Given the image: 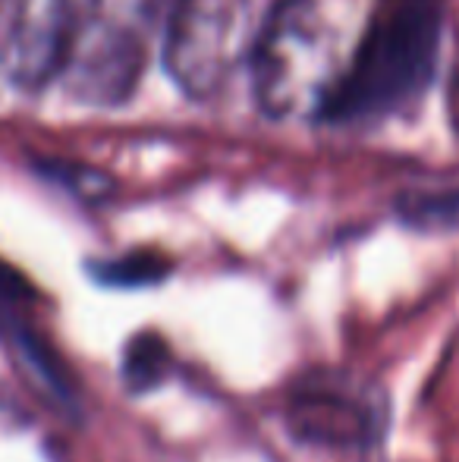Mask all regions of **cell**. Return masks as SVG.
Instances as JSON below:
<instances>
[{
    "mask_svg": "<svg viewBox=\"0 0 459 462\" xmlns=\"http://www.w3.org/2000/svg\"><path fill=\"white\" fill-rule=\"evenodd\" d=\"M441 48V13L428 0L384 6L368 23L353 60L331 82L318 116L368 123L397 114L428 88Z\"/></svg>",
    "mask_w": 459,
    "mask_h": 462,
    "instance_id": "1",
    "label": "cell"
},
{
    "mask_svg": "<svg viewBox=\"0 0 459 462\" xmlns=\"http://www.w3.org/2000/svg\"><path fill=\"white\" fill-rule=\"evenodd\" d=\"M158 0H92L67 60L69 95L92 107H116L135 92L148 60Z\"/></svg>",
    "mask_w": 459,
    "mask_h": 462,
    "instance_id": "2",
    "label": "cell"
},
{
    "mask_svg": "<svg viewBox=\"0 0 459 462\" xmlns=\"http://www.w3.org/2000/svg\"><path fill=\"white\" fill-rule=\"evenodd\" d=\"M325 32L312 0H280L252 42V86L268 116L318 114L334 76L321 67Z\"/></svg>",
    "mask_w": 459,
    "mask_h": 462,
    "instance_id": "3",
    "label": "cell"
},
{
    "mask_svg": "<svg viewBox=\"0 0 459 462\" xmlns=\"http://www.w3.org/2000/svg\"><path fill=\"white\" fill-rule=\"evenodd\" d=\"M252 0H177L167 25V73L189 97H215L252 54Z\"/></svg>",
    "mask_w": 459,
    "mask_h": 462,
    "instance_id": "4",
    "label": "cell"
},
{
    "mask_svg": "<svg viewBox=\"0 0 459 462\" xmlns=\"http://www.w3.org/2000/svg\"><path fill=\"white\" fill-rule=\"evenodd\" d=\"M287 425L302 444L374 450L390 431V400L340 371H312L289 393Z\"/></svg>",
    "mask_w": 459,
    "mask_h": 462,
    "instance_id": "5",
    "label": "cell"
},
{
    "mask_svg": "<svg viewBox=\"0 0 459 462\" xmlns=\"http://www.w3.org/2000/svg\"><path fill=\"white\" fill-rule=\"evenodd\" d=\"M38 302V290L29 283V277L19 274L13 264L0 258V346L25 368V374L41 387V393L50 400V406L67 421L79 425L86 419L82 393L76 374L63 362V356L50 346V340L32 324V305Z\"/></svg>",
    "mask_w": 459,
    "mask_h": 462,
    "instance_id": "6",
    "label": "cell"
},
{
    "mask_svg": "<svg viewBox=\"0 0 459 462\" xmlns=\"http://www.w3.org/2000/svg\"><path fill=\"white\" fill-rule=\"evenodd\" d=\"M76 13L69 0H25L6 44V73L16 86L41 88L67 69L76 42Z\"/></svg>",
    "mask_w": 459,
    "mask_h": 462,
    "instance_id": "7",
    "label": "cell"
},
{
    "mask_svg": "<svg viewBox=\"0 0 459 462\" xmlns=\"http://www.w3.org/2000/svg\"><path fill=\"white\" fill-rule=\"evenodd\" d=\"M173 374V349L158 330H139L126 340L120 356V383L129 396L154 393Z\"/></svg>",
    "mask_w": 459,
    "mask_h": 462,
    "instance_id": "8",
    "label": "cell"
},
{
    "mask_svg": "<svg viewBox=\"0 0 459 462\" xmlns=\"http://www.w3.org/2000/svg\"><path fill=\"white\" fill-rule=\"evenodd\" d=\"M88 277L107 290H148L161 286L173 274V262L164 252L154 249H133L116 258H98L86 264Z\"/></svg>",
    "mask_w": 459,
    "mask_h": 462,
    "instance_id": "9",
    "label": "cell"
},
{
    "mask_svg": "<svg viewBox=\"0 0 459 462\" xmlns=\"http://www.w3.org/2000/svg\"><path fill=\"white\" fill-rule=\"evenodd\" d=\"M403 224L425 233H459V186L441 192H409L397 199Z\"/></svg>",
    "mask_w": 459,
    "mask_h": 462,
    "instance_id": "10",
    "label": "cell"
},
{
    "mask_svg": "<svg viewBox=\"0 0 459 462\" xmlns=\"http://www.w3.org/2000/svg\"><path fill=\"white\" fill-rule=\"evenodd\" d=\"M38 171L50 180V183L63 186L69 195L79 201H105L114 192V180L107 173L95 171L86 164H69V161H41Z\"/></svg>",
    "mask_w": 459,
    "mask_h": 462,
    "instance_id": "11",
    "label": "cell"
}]
</instances>
